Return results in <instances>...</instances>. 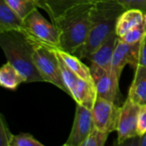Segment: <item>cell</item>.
I'll return each instance as SVG.
<instances>
[{"mask_svg": "<svg viewBox=\"0 0 146 146\" xmlns=\"http://www.w3.org/2000/svg\"><path fill=\"white\" fill-rule=\"evenodd\" d=\"M0 45L7 61L26 78V82H44L34 64L33 42L26 32L0 33Z\"/></svg>", "mask_w": 146, "mask_h": 146, "instance_id": "obj_3", "label": "cell"}, {"mask_svg": "<svg viewBox=\"0 0 146 146\" xmlns=\"http://www.w3.org/2000/svg\"><path fill=\"white\" fill-rule=\"evenodd\" d=\"M139 65L146 67V35L140 42L139 50Z\"/></svg>", "mask_w": 146, "mask_h": 146, "instance_id": "obj_28", "label": "cell"}, {"mask_svg": "<svg viewBox=\"0 0 146 146\" xmlns=\"http://www.w3.org/2000/svg\"><path fill=\"white\" fill-rule=\"evenodd\" d=\"M110 133L101 131L93 127L92 132L87 136L81 146H104Z\"/></svg>", "mask_w": 146, "mask_h": 146, "instance_id": "obj_22", "label": "cell"}, {"mask_svg": "<svg viewBox=\"0 0 146 146\" xmlns=\"http://www.w3.org/2000/svg\"><path fill=\"white\" fill-rule=\"evenodd\" d=\"M130 98L139 105H146V67L139 65L128 92Z\"/></svg>", "mask_w": 146, "mask_h": 146, "instance_id": "obj_15", "label": "cell"}, {"mask_svg": "<svg viewBox=\"0 0 146 146\" xmlns=\"http://www.w3.org/2000/svg\"><path fill=\"white\" fill-rule=\"evenodd\" d=\"M98 1V0H97ZM121 4L126 9H139L146 13V0H113Z\"/></svg>", "mask_w": 146, "mask_h": 146, "instance_id": "obj_25", "label": "cell"}, {"mask_svg": "<svg viewBox=\"0 0 146 146\" xmlns=\"http://www.w3.org/2000/svg\"><path fill=\"white\" fill-rule=\"evenodd\" d=\"M26 82V78L9 62L0 68V85L1 86L15 91L21 84Z\"/></svg>", "mask_w": 146, "mask_h": 146, "instance_id": "obj_18", "label": "cell"}, {"mask_svg": "<svg viewBox=\"0 0 146 146\" xmlns=\"http://www.w3.org/2000/svg\"><path fill=\"white\" fill-rule=\"evenodd\" d=\"M140 42L128 44L118 39L112 59V71L121 78L123 68L126 65H130L134 70L139 65Z\"/></svg>", "mask_w": 146, "mask_h": 146, "instance_id": "obj_10", "label": "cell"}, {"mask_svg": "<svg viewBox=\"0 0 146 146\" xmlns=\"http://www.w3.org/2000/svg\"><path fill=\"white\" fill-rule=\"evenodd\" d=\"M97 0H38L39 8L43 9L54 21L65 11L78 4L92 3Z\"/></svg>", "mask_w": 146, "mask_h": 146, "instance_id": "obj_14", "label": "cell"}, {"mask_svg": "<svg viewBox=\"0 0 146 146\" xmlns=\"http://www.w3.org/2000/svg\"><path fill=\"white\" fill-rule=\"evenodd\" d=\"M123 145H138L146 146V133L142 136H136L134 138L129 139L122 144Z\"/></svg>", "mask_w": 146, "mask_h": 146, "instance_id": "obj_27", "label": "cell"}, {"mask_svg": "<svg viewBox=\"0 0 146 146\" xmlns=\"http://www.w3.org/2000/svg\"><path fill=\"white\" fill-rule=\"evenodd\" d=\"M146 133V105H141L137 122V134L138 136H142Z\"/></svg>", "mask_w": 146, "mask_h": 146, "instance_id": "obj_26", "label": "cell"}, {"mask_svg": "<svg viewBox=\"0 0 146 146\" xmlns=\"http://www.w3.org/2000/svg\"><path fill=\"white\" fill-rule=\"evenodd\" d=\"M56 51L63 62L80 79L89 81H93L91 68L81 62V59L77 56L62 50L60 48H56Z\"/></svg>", "mask_w": 146, "mask_h": 146, "instance_id": "obj_17", "label": "cell"}, {"mask_svg": "<svg viewBox=\"0 0 146 146\" xmlns=\"http://www.w3.org/2000/svg\"><path fill=\"white\" fill-rule=\"evenodd\" d=\"M92 112L95 127L109 133L117 130L121 112L118 104L98 97Z\"/></svg>", "mask_w": 146, "mask_h": 146, "instance_id": "obj_7", "label": "cell"}, {"mask_svg": "<svg viewBox=\"0 0 146 146\" xmlns=\"http://www.w3.org/2000/svg\"><path fill=\"white\" fill-rule=\"evenodd\" d=\"M72 98L77 104H80L89 110H92L98 98L97 88L94 81L85 80L80 78Z\"/></svg>", "mask_w": 146, "mask_h": 146, "instance_id": "obj_13", "label": "cell"}, {"mask_svg": "<svg viewBox=\"0 0 146 146\" xmlns=\"http://www.w3.org/2000/svg\"><path fill=\"white\" fill-rule=\"evenodd\" d=\"M92 80L97 88L98 97L119 104V80L120 78L114 71H109L98 65L91 64Z\"/></svg>", "mask_w": 146, "mask_h": 146, "instance_id": "obj_6", "label": "cell"}, {"mask_svg": "<svg viewBox=\"0 0 146 146\" xmlns=\"http://www.w3.org/2000/svg\"><path fill=\"white\" fill-rule=\"evenodd\" d=\"M13 134L11 133L7 121H5L3 115H0V145L9 146L10 142L13 138Z\"/></svg>", "mask_w": 146, "mask_h": 146, "instance_id": "obj_24", "label": "cell"}, {"mask_svg": "<svg viewBox=\"0 0 146 146\" xmlns=\"http://www.w3.org/2000/svg\"><path fill=\"white\" fill-rule=\"evenodd\" d=\"M94 3L74 6L52 21L59 33L60 49L74 54L85 44L90 31Z\"/></svg>", "mask_w": 146, "mask_h": 146, "instance_id": "obj_2", "label": "cell"}, {"mask_svg": "<svg viewBox=\"0 0 146 146\" xmlns=\"http://www.w3.org/2000/svg\"><path fill=\"white\" fill-rule=\"evenodd\" d=\"M119 37L115 31L113 32L90 56L89 59L91 63L98 65L109 71L112 70V59L113 55L118 42Z\"/></svg>", "mask_w": 146, "mask_h": 146, "instance_id": "obj_11", "label": "cell"}, {"mask_svg": "<svg viewBox=\"0 0 146 146\" xmlns=\"http://www.w3.org/2000/svg\"><path fill=\"white\" fill-rule=\"evenodd\" d=\"M9 146H44V145L33 135L26 133H21L13 136Z\"/></svg>", "mask_w": 146, "mask_h": 146, "instance_id": "obj_23", "label": "cell"}, {"mask_svg": "<svg viewBox=\"0 0 146 146\" xmlns=\"http://www.w3.org/2000/svg\"><path fill=\"white\" fill-rule=\"evenodd\" d=\"M24 32L38 41L59 48V33L56 26L52 21L49 22L38 8L24 18Z\"/></svg>", "mask_w": 146, "mask_h": 146, "instance_id": "obj_5", "label": "cell"}, {"mask_svg": "<svg viewBox=\"0 0 146 146\" xmlns=\"http://www.w3.org/2000/svg\"><path fill=\"white\" fill-rule=\"evenodd\" d=\"M30 37L33 42L34 64L44 82H49L68 94L62 80L59 57L56 51V47L38 41L32 36Z\"/></svg>", "mask_w": 146, "mask_h": 146, "instance_id": "obj_4", "label": "cell"}, {"mask_svg": "<svg viewBox=\"0 0 146 146\" xmlns=\"http://www.w3.org/2000/svg\"><path fill=\"white\" fill-rule=\"evenodd\" d=\"M140 105L134 103L130 98H127L122 106H121V112L117 126V144L122 145L129 139L138 136L137 134V122L138 115Z\"/></svg>", "mask_w": 146, "mask_h": 146, "instance_id": "obj_8", "label": "cell"}, {"mask_svg": "<svg viewBox=\"0 0 146 146\" xmlns=\"http://www.w3.org/2000/svg\"><path fill=\"white\" fill-rule=\"evenodd\" d=\"M24 30V19L21 18L5 0H0V33Z\"/></svg>", "mask_w": 146, "mask_h": 146, "instance_id": "obj_12", "label": "cell"}, {"mask_svg": "<svg viewBox=\"0 0 146 146\" xmlns=\"http://www.w3.org/2000/svg\"><path fill=\"white\" fill-rule=\"evenodd\" d=\"M126 9L113 0H98L94 3L91 26L86 42L74 55L80 59H89L96 49L113 33L119 16Z\"/></svg>", "mask_w": 146, "mask_h": 146, "instance_id": "obj_1", "label": "cell"}, {"mask_svg": "<svg viewBox=\"0 0 146 146\" xmlns=\"http://www.w3.org/2000/svg\"><path fill=\"white\" fill-rule=\"evenodd\" d=\"M94 127L92 112L80 104L76 105L75 115L70 134L64 146H81Z\"/></svg>", "mask_w": 146, "mask_h": 146, "instance_id": "obj_9", "label": "cell"}, {"mask_svg": "<svg viewBox=\"0 0 146 146\" xmlns=\"http://www.w3.org/2000/svg\"><path fill=\"white\" fill-rule=\"evenodd\" d=\"M146 35V14L145 15L144 20L140 24L133 27L132 30H130L127 33H126L124 36L119 38L121 41L128 43V44H135L141 42V40L144 38Z\"/></svg>", "mask_w": 146, "mask_h": 146, "instance_id": "obj_21", "label": "cell"}, {"mask_svg": "<svg viewBox=\"0 0 146 146\" xmlns=\"http://www.w3.org/2000/svg\"><path fill=\"white\" fill-rule=\"evenodd\" d=\"M58 57H59L60 68H61V74H62L63 83L68 91V95L70 97H72V94L75 90V87L77 86V83H78L80 78L63 62V61L60 58L59 56H58Z\"/></svg>", "mask_w": 146, "mask_h": 146, "instance_id": "obj_20", "label": "cell"}, {"mask_svg": "<svg viewBox=\"0 0 146 146\" xmlns=\"http://www.w3.org/2000/svg\"><path fill=\"white\" fill-rule=\"evenodd\" d=\"M146 13L139 9H126L118 18L115 33L119 38L124 36L133 27L142 22Z\"/></svg>", "mask_w": 146, "mask_h": 146, "instance_id": "obj_16", "label": "cell"}, {"mask_svg": "<svg viewBox=\"0 0 146 146\" xmlns=\"http://www.w3.org/2000/svg\"><path fill=\"white\" fill-rule=\"evenodd\" d=\"M5 2L23 19L33 9L39 8L38 0H5Z\"/></svg>", "mask_w": 146, "mask_h": 146, "instance_id": "obj_19", "label": "cell"}]
</instances>
